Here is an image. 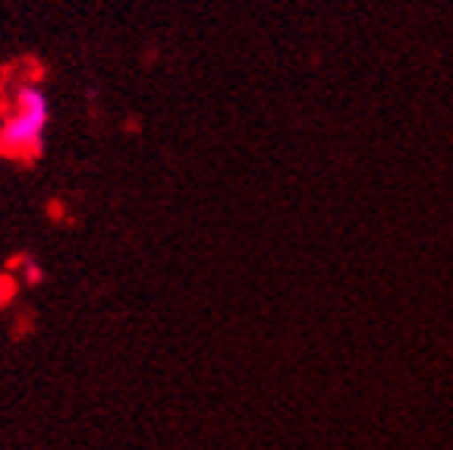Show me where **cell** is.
<instances>
[{"mask_svg":"<svg viewBox=\"0 0 453 450\" xmlns=\"http://www.w3.org/2000/svg\"><path fill=\"white\" fill-rule=\"evenodd\" d=\"M50 127V101L42 85L26 82L13 98V111L0 120V155L13 161H38Z\"/></svg>","mask_w":453,"mask_h":450,"instance_id":"1","label":"cell"}]
</instances>
